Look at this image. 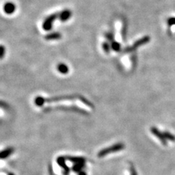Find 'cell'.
<instances>
[{
    "label": "cell",
    "mask_w": 175,
    "mask_h": 175,
    "mask_svg": "<svg viewBox=\"0 0 175 175\" xmlns=\"http://www.w3.org/2000/svg\"><path fill=\"white\" fill-rule=\"evenodd\" d=\"M124 147H124V144L123 143H117V144H113V145L110 146V147H106V148L100 150L98 153V157L102 158V157L105 156V155H109L110 153H116V152L123 150Z\"/></svg>",
    "instance_id": "cell-1"
},
{
    "label": "cell",
    "mask_w": 175,
    "mask_h": 175,
    "mask_svg": "<svg viewBox=\"0 0 175 175\" xmlns=\"http://www.w3.org/2000/svg\"><path fill=\"white\" fill-rule=\"evenodd\" d=\"M80 96L70 95V96H61L58 97H53V98H45V103H53V102H59L63 101H72V100H80Z\"/></svg>",
    "instance_id": "cell-2"
},
{
    "label": "cell",
    "mask_w": 175,
    "mask_h": 175,
    "mask_svg": "<svg viewBox=\"0 0 175 175\" xmlns=\"http://www.w3.org/2000/svg\"><path fill=\"white\" fill-rule=\"evenodd\" d=\"M58 13H53V14L50 15L49 16H47L45 20L43 21V24H42V28L45 31H50L52 29L53 26V23L57 18H58Z\"/></svg>",
    "instance_id": "cell-3"
},
{
    "label": "cell",
    "mask_w": 175,
    "mask_h": 175,
    "mask_svg": "<svg viewBox=\"0 0 175 175\" xmlns=\"http://www.w3.org/2000/svg\"><path fill=\"white\" fill-rule=\"evenodd\" d=\"M150 37L148 36L143 37L142 38H141V39H138L137 41H136V42H135L131 46L126 47V48L124 50V51H125V53H130V52L134 51V50H136V49H137L139 47H140V46L148 43V42H150Z\"/></svg>",
    "instance_id": "cell-4"
},
{
    "label": "cell",
    "mask_w": 175,
    "mask_h": 175,
    "mask_svg": "<svg viewBox=\"0 0 175 175\" xmlns=\"http://www.w3.org/2000/svg\"><path fill=\"white\" fill-rule=\"evenodd\" d=\"M56 109H61V110H64V111H73V112H75V113H80V114H82V115H88V113L87 111H85V109H81V108H79V107H77V106H57Z\"/></svg>",
    "instance_id": "cell-5"
},
{
    "label": "cell",
    "mask_w": 175,
    "mask_h": 175,
    "mask_svg": "<svg viewBox=\"0 0 175 175\" xmlns=\"http://www.w3.org/2000/svg\"><path fill=\"white\" fill-rule=\"evenodd\" d=\"M56 162H57V163H58V165H59V166L63 169V171H64V175L69 174V172H70V169H69V168L67 166V165L66 164L65 157H63V156L58 157L56 159Z\"/></svg>",
    "instance_id": "cell-6"
},
{
    "label": "cell",
    "mask_w": 175,
    "mask_h": 175,
    "mask_svg": "<svg viewBox=\"0 0 175 175\" xmlns=\"http://www.w3.org/2000/svg\"><path fill=\"white\" fill-rule=\"evenodd\" d=\"M72 13L70 9H65L61 11V13H59V14H58V19L61 22H65L72 17Z\"/></svg>",
    "instance_id": "cell-7"
},
{
    "label": "cell",
    "mask_w": 175,
    "mask_h": 175,
    "mask_svg": "<svg viewBox=\"0 0 175 175\" xmlns=\"http://www.w3.org/2000/svg\"><path fill=\"white\" fill-rule=\"evenodd\" d=\"M3 9H4V12H5L6 14L7 15L13 14V13H15V11H16V5H15L14 3H13V2H8L4 5Z\"/></svg>",
    "instance_id": "cell-8"
},
{
    "label": "cell",
    "mask_w": 175,
    "mask_h": 175,
    "mask_svg": "<svg viewBox=\"0 0 175 175\" xmlns=\"http://www.w3.org/2000/svg\"><path fill=\"white\" fill-rule=\"evenodd\" d=\"M61 34L60 32L54 31V32L49 33L47 35L45 36V39L46 40H56V39H60L61 38Z\"/></svg>",
    "instance_id": "cell-9"
},
{
    "label": "cell",
    "mask_w": 175,
    "mask_h": 175,
    "mask_svg": "<svg viewBox=\"0 0 175 175\" xmlns=\"http://www.w3.org/2000/svg\"><path fill=\"white\" fill-rule=\"evenodd\" d=\"M151 132L153 134L155 135L156 137H158V139L161 141V142H162L163 144H166V139H165V137H164V136H163V134L162 132H161L159 130L157 129L156 128H152Z\"/></svg>",
    "instance_id": "cell-10"
},
{
    "label": "cell",
    "mask_w": 175,
    "mask_h": 175,
    "mask_svg": "<svg viewBox=\"0 0 175 175\" xmlns=\"http://www.w3.org/2000/svg\"><path fill=\"white\" fill-rule=\"evenodd\" d=\"M14 152V149L13 147H8L5 150L0 152V159H5L8 158L10 155H12Z\"/></svg>",
    "instance_id": "cell-11"
},
{
    "label": "cell",
    "mask_w": 175,
    "mask_h": 175,
    "mask_svg": "<svg viewBox=\"0 0 175 175\" xmlns=\"http://www.w3.org/2000/svg\"><path fill=\"white\" fill-rule=\"evenodd\" d=\"M66 159L69 160L71 162L74 163H85V158L83 157H73V156H67L65 157Z\"/></svg>",
    "instance_id": "cell-12"
},
{
    "label": "cell",
    "mask_w": 175,
    "mask_h": 175,
    "mask_svg": "<svg viewBox=\"0 0 175 175\" xmlns=\"http://www.w3.org/2000/svg\"><path fill=\"white\" fill-rule=\"evenodd\" d=\"M57 70L61 74H67L69 72V67L67 65H66L65 64L63 63H60L57 65Z\"/></svg>",
    "instance_id": "cell-13"
},
{
    "label": "cell",
    "mask_w": 175,
    "mask_h": 175,
    "mask_svg": "<svg viewBox=\"0 0 175 175\" xmlns=\"http://www.w3.org/2000/svg\"><path fill=\"white\" fill-rule=\"evenodd\" d=\"M127 28H128V24H127L126 20H124L123 22L122 30H121V35H122V38L123 39L124 41H125V39H126Z\"/></svg>",
    "instance_id": "cell-14"
},
{
    "label": "cell",
    "mask_w": 175,
    "mask_h": 175,
    "mask_svg": "<svg viewBox=\"0 0 175 175\" xmlns=\"http://www.w3.org/2000/svg\"><path fill=\"white\" fill-rule=\"evenodd\" d=\"M45 103V98L42 96H37L35 99V104L37 106H42Z\"/></svg>",
    "instance_id": "cell-15"
},
{
    "label": "cell",
    "mask_w": 175,
    "mask_h": 175,
    "mask_svg": "<svg viewBox=\"0 0 175 175\" xmlns=\"http://www.w3.org/2000/svg\"><path fill=\"white\" fill-rule=\"evenodd\" d=\"M85 163H75L72 166V170L75 172H81L82 169L84 168Z\"/></svg>",
    "instance_id": "cell-16"
},
{
    "label": "cell",
    "mask_w": 175,
    "mask_h": 175,
    "mask_svg": "<svg viewBox=\"0 0 175 175\" xmlns=\"http://www.w3.org/2000/svg\"><path fill=\"white\" fill-rule=\"evenodd\" d=\"M111 48L113 49L114 51L115 52H119L121 50V45L119 42H116V41H113L111 42Z\"/></svg>",
    "instance_id": "cell-17"
},
{
    "label": "cell",
    "mask_w": 175,
    "mask_h": 175,
    "mask_svg": "<svg viewBox=\"0 0 175 175\" xmlns=\"http://www.w3.org/2000/svg\"><path fill=\"white\" fill-rule=\"evenodd\" d=\"M102 48H103L104 51L108 54V53H109V52H110L111 45H110L107 42H104L102 44Z\"/></svg>",
    "instance_id": "cell-18"
},
{
    "label": "cell",
    "mask_w": 175,
    "mask_h": 175,
    "mask_svg": "<svg viewBox=\"0 0 175 175\" xmlns=\"http://www.w3.org/2000/svg\"><path fill=\"white\" fill-rule=\"evenodd\" d=\"M163 136H164V137H165V139H166V140H170V141H172V142L175 141V136H173L172 134L169 133V132H163Z\"/></svg>",
    "instance_id": "cell-19"
},
{
    "label": "cell",
    "mask_w": 175,
    "mask_h": 175,
    "mask_svg": "<svg viewBox=\"0 0 175 175\" xmlns=\"http://www.w3.org/2000/svg\"><path fill=\"white\" fill-rule=\"evenodd\" d=\"M104 36L109 42H112L114 41V35H113V32H106Z\"/></svg>",
    "instance_id": "cell-20"
},
{
    "label": "cell",
    "mask_w": 175,
    "mask_h": 175,
    "mask_svg": "<svg viewBox=\"0 0 175 175\" xmlns=\"http://www.w3.org/2000/svg\"><path fill=\"white\" fill-rule=\"evenodd\" d=\"M5 55V47L3 45H0V60L4 58Z\"/></svg>",
    "instance_id": "cell-21"
},
{
    "label": "cell",
    "mask_w": 175,
    "mask_h": 175,
    "mask_svg": "<svg viewBox=\"0 0 175 175\" xmlns=\"http://www.w3.org/2000/svg\"><path fill=\"white\" fill-rule=\"evenodd\" d=\"M0 108L7 109L9 108V106L8 105V104L5 103V102H3V101H0Z\"/></svg>",
    "instance_id": "cell-22"
},
{
    "label": "cell",
    "mask_w": 175,
    "mask_h": 175,
    "mask_svg": "<svg viewBox=\"0 0 175 175\" xmlns=\"http://www.w3.org/2000/svg\"><path fill=\"white\" fill-rule=\"evenodd\" d=\"M167 23L169 26H175V18H169L167 20Z\"/></svg>",
    "instance_id": "cell-23"
},
{
    "label": "cell",
    "mask_w": 175,
    "mask_h": 175,
    "mask_svg": "<svg viewBox=\"0 0 175 175\" xmlns=\"http://www.w3.org/2000/svg\"><path fill=\"white\" fill-rule=\"evenodd\" d=\"M48 169H49V173H50V175H55L54 174V172H53V168H52V166L51 165H49L48 166Z\"/></svg>",
    "instance_id": "cell-24"
},
{
    "label": "cell",
    "mask_w": 175,
    "mask_h": 175,
    "mask_svg": "<svg viewBox=\"0 0 175 175\" xmlns=\"http://www.w3.org/2000/svg\"><path fill=\"white\" fill-rule=\"evenodd\" d=\"M131 175H137L136 171H135V169L134 167L131 168Z\"/></svg>",
    "instance_id": "cell-25"
},
{
    "label": "cell",
    "mask_w": 175,
    "mask_h": 175,
    "mask_svg": "<svg viewBox=\"0 0 175 175\" xmlns=\"http://www.w3.org/2000/svg\"><path fill=\"white\" fill-rule=\"evenodd\" d=\"M78 175H87V174H86V172H84V171H81V172H79Z\"/></svg>",
    "instance_id": "cell-26"
},
{
    "label": "cell",
    "mask_w": 175,
    "mask_h": 175,
    "mask_svg": "<svg viewBox=\"0 0 175 175\" xmlns=\"http://www.w3.org/2000/svg\"><path fill=\"white\" fill-rule=\"evenodd\" d=\"M8 175H15V174H13V173H9Z\"/></svg>",
    "instance_id": "cell-27"
}]
</instances>
